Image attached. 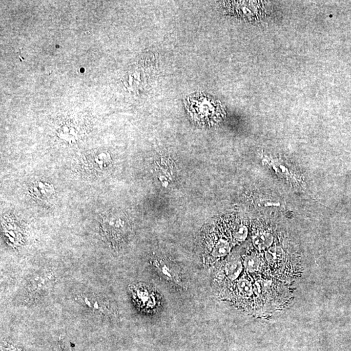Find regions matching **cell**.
Returning <instances> with one entry per match:
<instances>
[{
	"label": "cell",
	"instance_id": "cell-1",
	"mask_svg": "<svg viewBox=\"0 0 351 351\" xmlns=\"http://www.w3.org/2000/svg\"><path fill=\"white\" fill-rule=\"evenodd\" d=\"M187 109L192 119L200 125H212L223 117L221 105L206 96H195L190 98Z\"/></svg>",
	"mask_w": 351,
	"mask_h": 351
},
{
	"label": "cell",
	"instance_id": "cell-2",
	"mask_svg": "<svg viewBox=\"0 0 351 351\" xmlns=\"http://www.w3.org/2000/svg\"><path fill=\"white\" fill-rule=\"evenodd\" d=\"M131 295L135 305L145 312H154L160 307L158 294L146 284H138L131 286Z\"/></svg>",
	"mask_w": 351,
	"mask_h": 351
},
{
	"label": "cell",
	"instance_id": "cell-3",
	"mask_svg": "<svg viewBox=\"0 0 351 351\" xmlns=\"http://www.w3.org/2000/svg\"><path fill=\"white\" fill-rule=\"evenodd\" d=\"M152 264L155 271L165 281L180 288H185L184 272L177 265L165 258L155 259Z\"/></svg>",
	"mask_w": 351,
	"mask_h": 351
},
{
	"label": "cell",
	"instance_id": "cell-4",
	"mask_svg": "<svg viewBox=\"0 0 351 351\" xmlns=\"http://www.w3.org/2000/svg\"><path fill=\"white\" fill-rule=\"evenodd\" d=\"M121 222V219L117 218L113 215L105 217L102 221V231L104 233L105 236L109 241L117 240V237L120 238V237H123L124 235L127 227L124 223L122 224Z\"/></svg>",
	"mask_w": 351,
	"mask_h": 351
},
{
	"label": "cell",
	"instance_id": "cell-5",
	"mask_svg": "<svg viewBox=\"0 0 351 351\" xmlns=\"http://www.w3.org/2000/svg\"><path fill=\"white\" fill-rule=\"evenodd\" d=\"M80 297V301L94 312L103 315L111 314L113 311L110 304L99 296L84 295Z\"/></svg>",
	"mask_w": 351,
	"mask_h": 351
},
{
	"label": "cell",
	"instance_id": "cell-6",
	"mask_svg": "<svg viewBox=\"0 0 351 351\" xmlns=\"http://www.w3.org/2000/svg\"><path fill=\"white\" fill-rule=\"evenodd\" d=\"M29 195L41 201H47L52 199L55 194V188L47 180H39L33 182L29 186Z\"/></svg>",
	"mask_w": 351,
	"mask_h": 351
},
{
	"label": "cell",
	"instance_id": "cell-7",
	"mask_svg": "<svg viewBox=\"0 0 351 351\" xmlns=\"http://www.w3.org/2000/svg\"><path fill=\"white\" fill-rule=\"evenodd\" d=\"M109 163L106 154L100 153L99 154L89 156L84 160L83 166L87 171L91 172H102L106 168Z\"/></svg>",
	"mask_w": 351,
	"mask_h": 351
},
{
	"label": "cell",
	"instance_id": "cell-8",
	"mask_svg": "<svg viewBox=\"0 0 351 351\" xmlns=\"http://www.w3.org/2000/svg\"><path fill=\"white\" fill-rule=\"evenodd\" d=\"M50 274L44 275L42 274L41 276L40 281L39 282L38 276H37L36 279H35L34 277L32 278L31 282H29V285L27 286V289L29 290V293L35 295V293H42V290H45L47 286H48V283L50 282Z\"/></svg>",
	"mask_w": 351,
	"mask_h": 351
}]
</instances>
